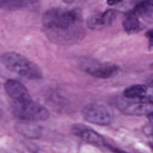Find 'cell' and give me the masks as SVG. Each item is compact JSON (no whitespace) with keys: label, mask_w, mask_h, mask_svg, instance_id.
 <instances>
[{"label":"cell","mask_w":153,"mask_h":153,"mask_svg":"<svg viewBox=\"0 0 153 153\" xmlns=\"http://www.w3.org/2000/svg\"><path fill=\"white\" fill-rule=\"evenodd\" d=\"M150 68L151 69H152L153 70V63H152L151 65H150Z\"/></svg>","instance_id":"603a6c76"},{"label":"cell","mask_w":153,"mask_h":153,"mask_svg":"<svg viewBox=\"0 0 153 153\" xmlns=\"http://www.w3.org/2000/svg\"><path fill=\"white\" fill-rule=\"evenodd\" d=\"M72 132L84 142L99 146H105L108 143L105 137L97 131L81 124L72 127Z\"/></svg>","instance_id":"ba28073f"},{"label":"cell","mask_w":153,"mask_h":153,"mask_svg":"<svg viewBox=\"0 0 153 153\" xmlns=\"http://www.w3.org/2000/svg\"><path fill=\"white\" fill-rule=\"evenodd\" d=\"M122 25L125 32L129 35L136 33L142 29V25L137 16L132 12H130L126 15Z\"/></svg>","instance_id":"8fae6325"},{"label":"cell","mask_w":153,"mask_h":153,"mask_svg":"<svg viewBox=\"0 0 153 153\" xmlns=\"http://www.w3.org/2000/svg\"><path fill=\"white\" fill-rule=\"evenodd\" d=\"M11 112L15 118L22 121H45L50 115V112L45 106L33 101L26 103L14 102L11 106Z\"/></svg>","instance_id":"3957f363"},{"label":"cell","mask_w":153,"mask_h":153,"mask_svg":"<svg viewBox=\"0 0 153 153\" xmlns=\"http://www.w3.org/2000/svg\"><path fill=\"white\" fill-rule=\"evenodd\" d=\"M3 111H2V109L0 108V120L2 118V117H3Z\"/></svg>","instance_id":"44dd1931"},{"label":"cell","mask_w":153,"mask_h":153,"mask_svg":"<svg viewBox=\"0 0 153 153\" xmlns=\"http://www.w3.org/2000/svg\"><path fill=\"white\" fill-rule=\"evenodd\" d=\"M1 61L5 68L24 78L39 79L42 77L41 68L34 62L16 52H6L1 56Z\"/></svg>","instance_id":"7a4b0ae2"},{"label":"cell","mask_w":153,"mask_h":153,"mask_svg":"<svg viewBox=\"0 0 153 153\" xmlns=\"http://www.w3.org/2000/svg\"><path fill=\"white\" fill-rule=\"evenodd\" d=\"M16 131L29 139H38L42 134V128L33 122L20 121L16 124Z\"/></svg>","instance_id":"30bf717a"},{"label":"cell","mask_w":153,"mask_h":153,"mask_svg":"<svg viewBox=\"0 0 153 153\" xmlns=\"http://www.w3.org/2000/svg\"><path fill=\"white\" fill-rule=\"evenodd\" d=\"M148 41V47L150 50L153 48V28L148 30L145 34Z\"/></svg>","instance_id":"9a60e30c"},{"label":"cell","mask_w":153,"mask_h":153,"mask_svg":"<svg viewBox=\"0 0 153 153\" xmlns=\"http://www.w3.org/2000/svg\"><path fill=\"white\" fill-rule=\"evenodd\" d=\"M147 86L143 84H134L126 88L123 91V96L128 99H141L146 96Z\"/></svg>","instance_id":"4fadbf2b"},{"label":"cell","mask_w":153,"mask_h":153,"mask_svg":"<svg viewBox=\"0 0 153 153\" xmlns=\"http://www.w3.org/2000/svg\"><path fill=\"white\" fill-rule=\"evenodd\" d=\"M80 14L76 9L68 10L62 7H53L47 10L42 15V25L53 36L60 38H72L74 33L75 25L79 22Z\"/></svg>","instance_id":"6da1fadb"},{"label":"cell","mask_w":153,"mask_h":153,"mask_svg":"<svg viewBox=\"0 0 153 153\" xmlns=\"http://www.w3.org/2000/svg\"><path fill=\"white\" fill-rule=\"evenodd\" d=\"M137 16L142 17L148 23L153 22V7L146 1L138 2L131 11Z\"/></svg>","instance_id":"7c38bea8"},{"label":"cell","mask_w":153,"mask_h":153,"mask_svg":"<svg viewBox=\"0 0 153 153\" xmlns=\"http://www.w3.org/2000/svg\"><path fill=\"white\" fill-rule=\"evenodd\" d=\"M6 93L17 103H26L32 101V97L27 88L20 82L8 79L4 83Z\"/></svg>","instance_id":"52a82bcc"},{"label":"cell","mask_w":153,"mask_h":153,"mask_svg":"<svg viewBox=\"0 0 153 153\" xmlns=\"http://www.w3.org/2000/svg\"><path fill=\"white\" fill-rule=\"evenodd\" d=\"M81 114L86 121L96 125L106 126L112 123V116L108 109L98 102L85 105L81 109Z\"/></svg>","instance_id":"277c9868"},{"label":"cell","mask_w":153,"mask_h":153,"mask_svg":"<svg viewBox=\"0 0 153 153\" xmlns=\"http://www.w3.org/2000/svg\"><path fill=\"white\" fill-rule=\"evenodd\" d=\"M146 117H147V118H148V120H149L151 122L153 123V110H152L151 111H150V112L146 115Z\"/></svg>","instance_id":"ac0fdd59"},{"label":"cell","mask_w":153,"mask_h":153,"mask_svg":"<svg viewBox=\"0 0 153 153\" xmlns=\"http://www.w3.org/2000/svg\"><path fill=\"white\" fill-rule=\"evenodd\" d=\"M83 71L87 74L100 79H108L118 74L120 68L115 64L101 63L94 60L85 62Z\"/></svg>","instance_id":"5b68a950"},{"label":"cell","mask_w":153,"mask_h":153,"mask_svg":"<svg viewBox=\"0 0 153 153\" xmlns=\"http://www.w3.org/2000/svg\"><path fill=\"white\" fill-rule=\"evenodd\" d=\"M147 85L153 89V75L150 76L146 80Z\"/></svg>","instance_id":"e0dca14e"},{"label":"cell","mask_w":153,"mask_h":153,"mask_svg":"<svg viewBox=\"0 0 153 153\" xmlns=\"http://www.w3.org/2000/svg\"><path fill=\"white\" fill-rule=\"evenodd\" d=\"M148 3L152 7H153V0H151V1H147Z\"/></svg>","instance_id":"7402d4cb"},{"label":"cell","mask_w":153,"mask_h":153,"mask_svg":"<svg viewBox=\"0 0 153 153\" xmlns=\"http://www.w3.org/2000/svg\"><path fill=\"white\" fill-rule=\"evenodd\" d=\"M143 131L146 134L151 135L153 134V124L145 126L143 129Z\"/></svg>","instance_id":"2e32d148"},{"label":"cell","mask_w":153,"mask_h":153,"mask_svg":"<svg viewBox=\"0 0 153 153\" xmlns=\"http://www.w3.org/2000/svg\"><path fill=\"white\" fill-rule=\"evenodd\" d=\"M32 1H1L0 0V9L3 8L8 10H15L20 8L29 7Z\"/></svg>","instance_id":"5bb4252c"},{"label":"cell","mask_w":153,"mask_h":153,"mask_svg":"<svg viewBox=\"0 0 153 153\" xmlns=\"http://www.w3.org/2000/svg\"><path fill=\"white\" fill-rule=\"evenodd\" d=\"M117 16L114 9H108L102 13L91 15L87 20V27L91 30H99L112 24Z\"/></svg>","instance_id":"9c48e42d"},{"label":"cell","mask_w":153,"mask_h":153,"mask_svg":"<svg viewBox=\"0 0 153 153\" xmlns=\"http://www.w3.org/2000/svg\"><path fill=\"white\" fill-rule=\"evenodd\" d=\"M121 2V1H107V4H108L110 5H114L115 4H118Z\"/></svg>","instance_id":"d6986e66"},{"label":"cell","mask_w":153,"mask_h":153,"mask_svg":"<svg viewBox=\"0 0 153 153\" xmlns=\"http://www.w3.org/2000/svg\"><path fill=\"white\" fill-rule=\"evenodd\" d=\"M151 136V140L150 142V146L153 148V134H152Z\"/></svg>","instance_id":"ffe728a7"},{"label":"cell","mask_w":153,"mask_h":153,"mask_svg":"<svg viewBox=\"0 0 153 153\" xmlns=\"http://www.w3.org/2000/svg\"><path fill=\"white\" fill-rule=\"evenodd\" d=\"M116 106L123 114L127 115H146L153 110V106L145 103L138 99H128L124 97L117 101Z\"/></svg>","instance_id":"8992f818"}]
</instances>
